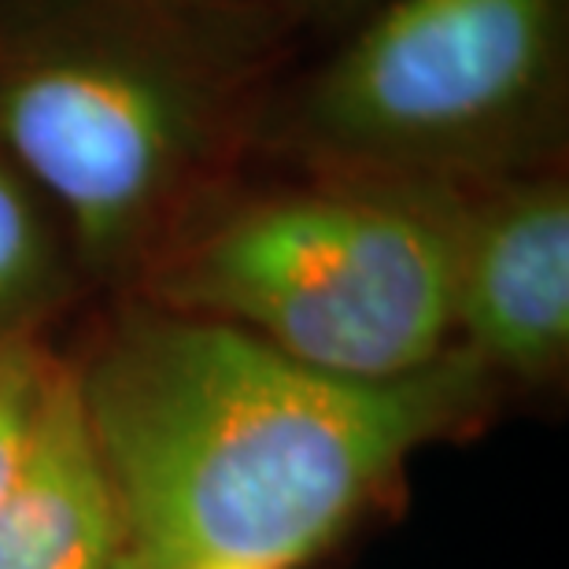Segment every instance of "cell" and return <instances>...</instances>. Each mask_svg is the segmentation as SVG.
Segmentation results:
<instances>
[{
	"label": "cell",
	"mask_w": 569,
	"mask_h": 569,
	"mask_svg": "<svg viewBox=\"0 0 569 569\" xmlns=\"http://www.w3.org/2000/svg\"><path fill=\"white\" fill-rule=\"evenodd\" d=\"M71 370L127 551L152 569L315 559L418 451L466 437L499 400L455 345L407 378H345L130 296Z\"/></svg>",
	"instance_id": "cell-1"
},
{
	"label": "cell",
	"mask_w": 569,
	"mask_h": 569,
	"mask_svg": "<svg viewBox=\"0 0 569 569\" xmlns=\"http://www.w3.org/2000/svg\"><path fill=\"white\" fill-rule=\"evenodd\" d=\"M459 189L322 174L214 181L122 296L237 326L307 367L389 381L451 348Z\"/></svg>",
	"instance_id": "cell-2"
},
{
	"label": "cell",
	"mask_w": 569,
	"mask_h": 569,
	"mask_svg": "<svg viewBox=\"0 0 569 569\" xmlns=\"http://www.w3.org/2000/svg\"><path fill=\"white\" fill-rule=\"evenodd\" d=\"M0 49V152L49 203L82 278L130 289L219 181L230 116L170 19L67 11Z\"/></svg>",
	"instance_id": "cell-3"
},
{
	"label": "cell",
	"mask_w": 569,
	"mask_h": 569,
	"mask_svg": "<svg viewBox=\"0 0 569 569\" xmlns=\"http://www.w3.org/2000/svg\"><path fill=\"white\" fill-rule=\"evenodd\" d=\"M566 0H385L307 78L278 144L307 170L470 189L551 167Z\"/></svg>",
	"instance_id": "cell-4"
},
{
	"label": "cell",
	"mask_w": 569,
	"mask_h": 569,
	"mask_svg": "<svg viewBox=\"0 0 569 569\" xmlns=\"http://www.w3.org/2000/svg\"><path fill=\"white\" fill-rule=\"evenodd\" d=\"M451 345L499 392L569 367V181L555 167L459 189Z\"/></svg>",
	"instance_id": "cell-5"
},
{
	"label": "cell",
	"mask_w": 569,
	"mask_h": 569,
	"mask_svg": "<svg viewBox=\"0 0 569 569\" xmlns=\"http://www.w3.org/2000/svg\"><path fill=\"white\" fill-rule=\"evenodd\" d=\"M122 555L127 526L67 359L30 459L0 499V569H116Z\"/></svg>",
	"instance_id": "cell-6"
},
{
	"label": "cell",
	"mask_w": 569,
	"mask_h": 569,
	"mask_svg": "<svg viewBox=\"0 0 569 569\" xmlns=\"http://www.w3.org/2000/svg\"><path fill=\"white\" fill-rule=\"evenodd\" d=\"M82 281L63 226L0 152V340L44 333Z\"/></svg>",
	"instance_id": "cell-7"
},
{
	"label": "cell",
	"mask_w": 569,
	"mask_h": 569,
	"mask_svg": "<svg viewBox=\"0 0 569 569\" xmlns=\"http://www.w3.org/2000/svg\"><path fill=\"white\" fill-rule=\"evenodd\" d=\"M63 370L67 359L44 333L0 340V499L30 459L33 437Z\"/></svg>",
	"instance_id": "cell-8"
},
{
	"label": "cell",
	"mask_w": 569,
	"mask_h": 569,
	"mask_svg": "<svg viewBox=\"0 0 569 569\" xmlns=\"http://www.w3.org/2000/svg\"><path fill=\"white\" fill-rule=\"evenodd\" d=\"M144 4L163 11L170 22H208L244 16V11H252L263 0H144Z\"/></svg>",
	"instance_id": "cell-9"
},
{
	"label": "cell",
	"mask_w": 569,
	"mask_h": 569,
	"mask_svg": "<svg viewBox=\"0 0 569 569\" xmlns=\"http://www.w3.org/2000/svg\"><path fill=\"white\" fill-rule=\"evenodd\" d=\"M292 4H300L307 11H337V8L351 4V0H292Z\"/></svg>",
	"instance_id": "cell-10"
},
{
	"label": "cell",
	"mask_w": 569,
	"mask_h": 569,
	"mask_svg": "<svg viewBox=\"0 0 569 569\" xmlns=\"http://www.w3.org/2000/svg\"><path fill=\"white\" fill-rule=\"evenodd\" d=\"M116 569H152V566H144V562L138 559V555L127 551V555H122V559H119V566H116Z\"/></svg>",
	"instance_id": "cell-11"
},
{
	"label": "cell",
	"mask_w": 569,
	"mask_h": 569,
	"mask_svg": "<svg viewBox=\"0 0 569 569\" xmlns=\"http://www.w3.org/2000/svg\"><path fill=\"white\" fill-rule=\"evenodd\" d=\"M200 569H259V566H200Z\"/></svg>",
	"instance_id": "cell-12"
}]
</instances>
